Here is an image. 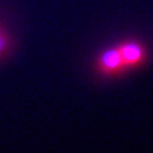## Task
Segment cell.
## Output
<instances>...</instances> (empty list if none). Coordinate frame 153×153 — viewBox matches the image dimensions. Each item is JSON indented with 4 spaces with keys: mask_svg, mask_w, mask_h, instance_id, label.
Wrapping results in <instances>:
<instances>
[{
    "mask_svg": "<svg viewBox=\"0 0 153 153\" xmlns=\"http://www.w3.org/2000/svg\"><path fill=\"white\" fill-rule=\"evenodd\" d=\"M117 49L120 51L124 66L126 69L137 68L146 63L147 60V50L140 42L135 40L124 41L120 45H117Z\"/></svg>",
    "mask_w": 153,
    "mask_h": 153,
    "instance_id": "6da1fadb",
    "label": "cell"
},
{
    "mask_svg": "<svg viewBox=\"0 0 153 153\" xmlns=\"http://www.w3.org/2000/svg\"><path fill=\"white\" fill-rule=\"evenodd\" d=\"M8 46H9V38L7 33L3 30H0V56L8 50Z\"/></svg>",
    "mask_w": 153,
    "mask_h": 153,
    "instance_id": "3957f363",
    "label": "cell"
},
{
    "mask_svg": "<svg viewBox=\"0 0 153 153\" xmlns=\"http://www.w3.org/2000/svg\"><path fill=\"white\" fill-rule=\"evenodd\" d=\"M96 66H97V70L103 75H116L125 71V66H124L117 46L108 47L102 51L97 57Z\"/></svg>",
    "mask_w": 153,
    "mask_h": 153,
    "instance_id": "7a4b0ae2",
    "label": "cell"
}]
</instances>
